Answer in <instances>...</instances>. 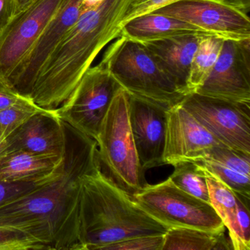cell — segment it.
Wrapping results in <instances>:
<instances>
[{
  "mask_svg": "<svg viewBox=\"0 0 250 250\" xmlns=\"http://www.w3.org/2000/svg\"><path fill=\"white\" fill-rule=\"evenodd\" d=\"M65 126L66 147L58 174L0 206V225L26 232L49 250H80L81 180L100 167L96 140L66 123Z\"/></svg>",
  "mask_w": 250,
  "mask_h": 250,
  "instance_id": "1",
  "label": "cell"
},
{
  "mask_svg": "<svg viewBox=\"0 0 250 250\" xmlns=\"http://www.w3.org/2000/svg\"><path fill=\"white\" fill-rule=\"evenodd\" d=\"M131 0H105L83 12L54 51L32 93L37 106L54 110L71 96L102 49L121 37L120 23Z\"/></svg>",
  "mask_w": 250,
  "mask_h": 250,
  "instance_id": "2",
  "label": "cell"
},
{
  "mask_svg": "<svg viewBox=\"0 0 250 250\" xmlns=\"http://www.w3.org/2000/svg\"><path fill=\"white\" fill-rule=\"evenodd\" d=\"M79 215L80 250H103L118 241L167 230L108 179L100 167L82 178Z\"/></svg>",
  "mask_w": 250,
  "mask_h": 250,
  "instance_id": "3",
  "label": "cell"
},
{
  "mask_svg": "<svg viewBox=\"0 0 250 250\" xmlns=\"http://www.w3.org/2000/svg\"><path fill=\"white\" fill-rule=\"evenodd\" d=\"M100 63L130 96L167 110L186 96L143 43L121 36L105 51Z\"/></svg>",
  "mask_w": 250,
  "mask_h": 250,
  "instance_id": "4",
  "label": "cell"
},
{
  "mask_svg": "<svg viewBox=\"0 0 250 250\" xmlns=\"http://www.w3.org/2000/svg\"><path fill=\"white\" fill-rule=\"evenodd\" d=\"M128 104L129 94L121 87L111 102L96 141L102 173L133 197L148 184L130 128Z\"/></svg>",
  "mask_w": 250,
  "mask_h": 250,
  "instance_id": "5",
  "label": "cell"
},
{
  "mask_svg": "<svg viewBox=\"0 0 250 250\" xmlns=\"http://www.w3.org/2000/svg\"><path fill=\"white\" fill-rule=\"evenodd\" d=\"M134 201L167 228H192L222 232L225 225L210 203L177 187L169 178L147 185L133 196Z\"/></svg>",
  "mask_w": 250,
  "mask_h": 250,
  "instance_id": "6",
  "label": "cell"
},
{
  "mask_svg": "<svg viewBox=\"0 0 250 250\" xmlns=\"http://www.w3.org/2000/svg\"><path fill=\"white\" fill-rule=\"evenodd\" d=\"M121 87L99 62L87 70L69 98L55 109V113L63 122L96 140L111 102Z\"/></svg>",
  "mask_w": 250,
  "mask_h": 250,
  "instance_id": "7",
  "label": "cell"
},
{
  "mask_svg": "<svg viewBox=\"0 0 250 250\" xmlns=\"http://www.w3.org/2000/svg\"><path fill=\"white\" fill-rule=\"evenodd\" d=\"M181 104L222 145L250 153V104L191 93Z\"/></svg>",
  "mask_w": 250,
  "mask_h": 250,
  "instance_id": "8",
  "label": "cell"
},
{
  "mask_svg": "<svg viewBox=\"0 0 250 250\" xmlns=\"http://www.w3.org/2000/svg\"><path fill=\"white\" fill-rule=\"evenodd\" d=\"M82 14V0H68L45 27L5 84L20 96L31 99L35 84L45 64Z\"/></svg>",
  "mask_w": 250,
  "mask_h": 250,
  "instance_id": "9",
  "label": "cell"
},
{
  "mask_svg": "<svg viewBox=\"0 0 250 250\" xmlns=\"http://www.w3.org/2000/svg\"><path fill=\"white\" fill-rule=\"evenodd\" d=\"M154 13L193 24L223 40H250L248 14L225 0H179Z\"/></svg>",
  "mask_w": 250,
  "mask_h": 250,
  "instance_id": "10",
  "label": "cell"
},
{
  "mask_svg": "<svg viewBox=\"0 0 250 250\" xmlns=\"http://www.w3.org/2000/svg\"><path fill=\"white\" fill-rule=\"evenodd\" d=\"M68 0H34L0 34V81L5 83L45 27Z\"/></svg>",
  "mask_w": 250,
  "mask_h": 250,
  "instance_id": "11",
  "label": "cell"
},
{
  "mask_svg": "<svg viewBox=\"0 0 250 250\" xmlns=\"http://www.w3.org/2000/svg\"><path fill=\"white\" fill-rule=\"evenodd\" d=\"M250 40H224L219 58L197 94L250 104Z\"/></svg>",
  "mask_w": 250,
  "mask_h": 250,
  "instance_id": "12",
  "label": "cell"
},
{
  "mask_svg": "<svg viewBox=\"0 0 250 250\" xmlns=\"http://www.w3.org/2000/svg\"><path fill=\"white\" fill-rule=\"evenodd\" d=\"M167 114L164 165L203 159L212 147L222 145L181 103Z\"/></svg>",
  "mask_w": 250,
  "mask_h": 250,
  "instance_id": "13",
  "label": "cell"
},
{
  "mask_svg": "<svg viewBox=\"0 0 250 250\" xmlns=\"http://www.w3.org/2000/svg\"><path fill=\"white\" fill-rule=\"evenodd\" d=\"M166 109L129 95L130 128L143 169L164 165L166 138Z\"/></svg>",
  "mask_w": 250,
  "mask_h": 250,
  "instance_id": "14",
  "label": "cell"
},
{
  "mask_svg": "<svg viewBox=\"0 0 250 250\" xmlns=\"http://www.w3.org/2000/svg\"><path fill=\"white\" fill-rule=\"evenodd\" d=\"M66 147L65 123L54 110L32 116L3 142V155L17 150L62 156Z\"/></svg>",
  "mask_w": 250,
  "mask_h": 250,
  "instance_id": "15",
  "label": "cell"
},
{
  "mask_svg": "<svg viewBox=\"0 0 250 250\" xmlns=\"http://www.w3.org/2000/svg\"><path fill=\"white\" fill-rule=\"evenodd\" d=\"M201 37L188 35L143 43L185 96L191 61Z\"/></svg>",
  "mask_w": 250,
  "mask_h": 250,
  "instance_id": "16",
  "label": "cell"
},
{
  "mask_svg": "<svg viewBox=\"0 0 250 250\" xmlns=\"http://www.w3.org/2000/svg\"><path fill=\"white\" fill-rule=\"evenodd\" d=\"M188 35L211 36L193 24L154 12L130 20L121 30V36L143 44Z\"/></svg>",
  "mask_w": 250,
  "mask_h": 250,
  "instance_id": "17",
  "label": "cell"
},
{
  "mask_svg": "<svg viewBox=\"0 0 250 250\" xmlns=\"http://www.w3.org/2000/svg\"><path fill=\"white\" fill-rule=\"evenodd\" d=\"M63 157L25 150L6 153L0 157V181L34 182L49 178L57 172Z\"/></svg>",
  "mask_w": 250,
  "mask_h": 250,
  "instance_id": "18",
  "label": "cell"
},
{
  "mask_svg": "<svg viewBox=\"0 0 250 250\" xmlns=\"http://www.w3.org/2000/svg\"><path fill=\"white\" fill-rule=\"evenodd\" d=\"M233 250L230 240L222 232L192 228H170L164 234L162 250Z\"/></svg>",
  "mask_w": 250,
  "mask_h": 250,
  "instance_id": "19",
  "label": "cell"
},
{
  "mask_svg": "<svg viewBox=\"0 0 250 250\" xmlns=\"http://www.w3.org/2000/svg\"><path fill=\"white\" fill-rule=\"evenodd\" d=\"M216 36H202L193 57L187 82L188 95L196 93L214 67L223 44Z\"/></svg>",
  "mask_w": 250,
  "mask_h": 250,
  "instance_id": "20",
  "label": "cell"
},
{
  "mask_svg": "<svg viewBox=\"0 0 250 250\" xmlns=\"http://www.w3.org/2000/svg\"><path fill=\"white\" fill-rule=\"evenodd\" d=\"M203 169L208 187L210 204L223 222L225 228L229 230L232 228L236 216V194L217 177L208 171Z\"/></svg>",
  "mask_w": 250,
  "mask_h": 250,
  "instance_id": "21",
  "label": "cell"
},
{
  "mask_svg": "<svg viewBox=\"0 0 250 250\" xmlns=\"http://www.w3.org/2000/svg\"><path fill=\"white\" fill-rule=\"evenodd\" d=\"M175 169L169 177L183 191L210 203L208 187L204 170L191 161H183L173 165Z\"/></svg>",
  "mask_w": 250,
  "mask_h": 250,
  "instance_id": "22",
  "label": "cell"
},
{
  "mask_svg": "<svg viewBox=\"0 0 250 250\" xmlns=\"http://www.w3.org/2000/svg\"><path fill=\"white\" fill-rule=\"evenodd\" d=\"M46 110L30 99L0 110V141L3 143L32 116Z\"/></svg>",
  "mask_w": 250,
  "mask_h": 250,
  "instance_id": "23",
  "label": "cell"
},
{
  "mask_svg": "<svg viewBox=\"0 0 250 250\" xmlns=\"http://www.w3.org/2000/svg\"><path fill=\"white\" fill-rule=\"evenodd\" d=\"M237 210L235 222L228 230L233 250H250V199L235 192Z\"/></svg>",
  "mask_w": 250,
  "mask_h": 250,
  "instance_id": "24",
  "label": "cell"
},
{
  "mask_svg": "<svg viewBox=\"0 0 250 250\" xmlns=\"http://www.w3.org/2000/svg\"><path fill=\"white\" fill-rule=\"evenodd\" d=\"M217 177L232 191L250 197V177L206 159L191 161Z\"/></svg>",
  "mask_w": 250,
  "mask_h": 250,
  "instance_id": "25",
  "label": "cell"
},
{
  "mask_svg": "<svg viewBox=\"0 0 250 250\" xmlns=\"http://www.w3.org/2000/svg\"><path fill=\"white\" fill-rule=\"evenodd\" d=\"M203 159L213 161L250 177V153L221 145L212 147Z\"/></svg>",
  "mask_w": 250,
  "mask_h": 250,
  "instance_id": "26",
  "label": "cell"
},
{
  "mask_svg": "<svg viewBox=\"0 0 250 250\" xmlns=\"http://www.w3.org/2000/svg\"><path fill=\"white\" fill-rule=\"evenodd\" d=\"M46 250L44 245L20 229L0 225V250Z\"/></svg>",
  "mask_w": 250,
  "mask_h": 250,
  "instance_id": "27",
  "label": "cell"
},
{
  "mask_svg": "<svg viewBox=\"0 0 250 250\" xmlns=\"http://www.w3.org/2000/svg\"><path fill=\"white\" fill-rule=\"evenodd\" d=\"M61 166L53 175L41 181L34 182H7L0 181V206L8 204L20 198L21 196L25 195L33 190L42 187L58 174Z\"/></svg>",
  "mask_w": 250,
  "mask_h": 250,
  "instance_id": "28",
  "label": "cell"
},
{
  "mask_svg": "<svg viewBox=\"0 0 250 250\" xmlns=\"http://www.w3.org/2000/svg\"><path fill=\"white\" fill-rule=\"evenodd\" d=\"M163 235L134 237L106 246L103 250H162Z\"/></svg>",
  "mask_w": 250,
  "mask_h": 250,
  "instance_id": "29",
  "label": "cell"
},
{
  "mask_svg": "<svg viewBox=\"0 0 250 250\" xmlns=\"http://www.w3.org/2000/svg\"><path fill=\"white\" fill-rule=\"evenodd\" d=\"M178 1L179 0H131L120 23V27H122L133 19L154 12Z\"/></svg>",
  "mask_w": 250,
  "mask_h": 250,
  "instance_id": "30",
  "label": "cell"
},
{
  "mask_svg": "<svg viewBox=\"0 0 250 250\" xmlns=\"http://www.w3.org/2000/svg\"><path fill=\"white\" fill-rule=\"evenodd\" d=\"M27 99H30L20 96L5 83L0 81V110L21 103Z\"/></svg>",
  "mask_w": 250,
  "mask_h": 250,
  "instance_id": "31",
  "label": "cell"
},
{
  "mask_svg": "<svg viewBox=\"0 0 250 250\" xmlns=\"http://www.w3.org/2000/svg\"><path fill=\"white\" fill-rule=\"evenodd\" d=\"M17 0H0V34L15 15Z\"/></svg>",
  "mask_w": 250,
  "mask_h": 250,
  "instance_id": "32",
  "label": "cell"
},
{
  "mask_svg": "<svg viewBox=\"0 0 250 250\" xmlns=\"http://www.w3.org/2000/svg\"><path fill=\"white\" fill-rule=\"evenodd\" d=\"M229 5L241 10L245 14H248L250 10V0H225Z\"/></svg>",
  "mask_w": 250,
  "mask_h": 250,
  "instance_id": "33",
  "label": "cell"
},
{
  "mask_svg": "<svg viewBox=\"0 0 250 250\" xmlns=\"http://www.w3.org/2000/svg\"><path fill=\"white\" fill-rule=\"evenodd\" d=\"M104 1L105 0H82V12L98 8Z\"/></svg>",
  "mask_w": 250,
  "mask_h": 250,
  "instance_id": "34",
  "label": "cell"
},
{
  "mask_svg": "<svg viewBox=\"0 0 250 250\" xmlns=\"http://www.w3.org/2000/svg\"><path fill=\"white\" fill-rule=\"evenodd\" d=\"M34 0H17V5H16L15 15L19 13L25 9L27 6L30 5ZM14 15V16H15Z\"/></svg>",
  "mask_w": 250,
  "mask_h": 250,
  "instance_id": "35",
  "label": "cell"
},
{
  "mask_svg": "<svg viewBox=\"0 0 250 250\" xmlns=\"http://www.w3.org/2000/svg\"><path fill=\"white\" fill-rule=\"evenodd\" d=\"M3 153V143L0 141V157L2 156Z\"/></svg>",
  "mask_w": 250,
  "mask_h": 250,
  "instance_id": "36",
  "label": "cell"
}]
</instances>
